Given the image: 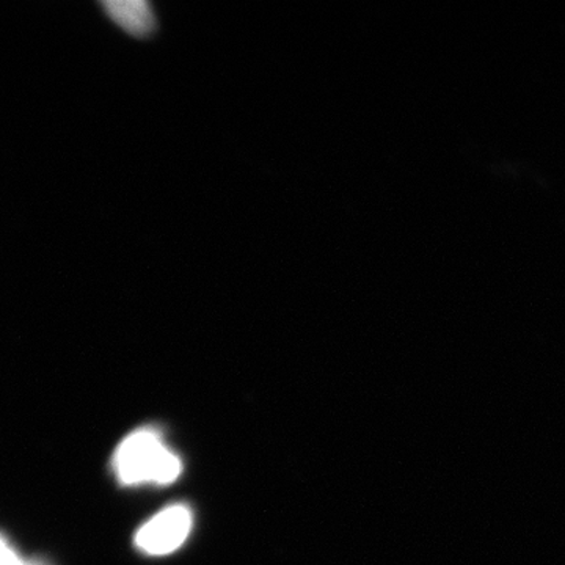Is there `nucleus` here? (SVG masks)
<instances>
[{"instance_id":"nucleus-1","label":"nucleus","mask_w":565,"mask_h":565,"mask_svg":"<svg viewBox=\"0 0 565 565\" xmlns=\"http://www.w3.org/2000/svg\"><path fill=\"white\" fill-rule=\"evenodd\" d=\"M115 473L125 486H169L180 478V457L163 444L154 429H139L121 441L115 452Z\"/></svg>"},{"instance_id":"nucleus-2","label":"nucleus","mask_w":565,"mask_h":565,"mask_svg":"<svg viewBox=\"0 0 565 565\" xmlns=\"http://www.w3.org/2000/svg\"><path fill=\"white\" fill-rule=\"evenodd\" d=\"M191 531V509L182 504L169 505L140 527L136 545L147 555H170L184 544Z\"/></svg>"},{"instance_id":"nucleus-3","label":"nucleus","mask_w":565,"mask_h":565,"mask_svg":"<svg viewBox=\"0 0 565 565\" xmlns=\"http://www.w3.org/2000/svg\"><path fill=\"white\" fill-rule=\"evenodd\" d=\"M110 20L134 36H148L156 28L154 13L147 0H104Z\"/></svg>"},{"instance_id":"nucleus-4","label":"nucleus","mask_w":565,"mask_h":565,"mask_svg":"<svg viewBox=\"0 0 565 565\" xmlns=\"http://www.w3.org/2000/svg\"><path fill=\"white\" fill-rule=\"evenodd\" d=\"M2 565H32L29 563H25L22 557L18 556V553L14 552L9 544H7L6 541H3L2 544Z\"/></svg>"}]
</instances>
